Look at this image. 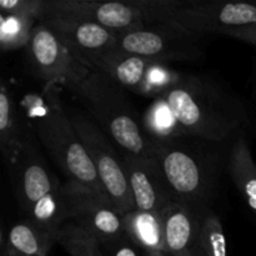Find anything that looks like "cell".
<instances>
[{"label": "cell", "instance_id": "cell-18", "mask_svg": "<svg viewBox=\"0 0 256 256\" xmlns=\"http://www.w3.org/2000/svg\"><path fill=\"white\" fill-rule=\"evenodd\" d=\"M54 244V238L24 219L10 228L4 256H46Z\"/></svg>", "mask_w": 256, "mask_h": 256}, {"label": "cell", "instance_id": "cell-23", "mask_svg": "<svg viewBox=\"0 0 256 256\" xmlns=\"http://www.w3.org/2000/svg\"><path fill=\"white\" fill-rule=\"evenodd\" d=\"M142 126L152 139H169L184 135L166 102L158 98L145 112Z\"/></svg>", "mask_w": 256, "mask_h": 256}, {"label": "cell", "instance_id": "cell-2", "mask_svg": "<svg viewBox=\"0 0 256 256\" xmlns=\"http://www.w3.org/2000/svg\"><path fill=\"white\" fill-rule=\"evenodd\" d=\"M25 104L30 126L65 175L66 182L84 185L109 199L68 115L62 99V86L45 84L42 94L26 96Z\"/></svg>", "mask_w": 256, "mask_h": 256}, {"label": "cell", "instance_id": "cell-10", "mask_svg": "<svg viewBox=\"0 0 256 256\" xmlns=\"http://www.w3.org/2000/svg\"><path fill=\"white\" fill-rule=\"evenodd\" d=\"M40 22L54 30L78 60L92 72L96 62L114 49L119 36L102 25L62 12H44Z\"/></svg>", "mask_w": 256, "mask_h": 256}, {"label": "cell", "instance_id": "cell-4", "mask_svg": "<svg viewBox=\"0 0 256 256\" xmlns=\"http://www.w3.org/2000/svg\"><path fill=\"white\" fill-rule=\"evenodd\" d=\"M72 92L122 148L124 154L156 165L152 142L142 122L122 88L112 78L94 70Z\"/></svg>", "mask_w": 256, "mask_h": 256}, {"label": "cell", "instance_id": "cell-13", "mask_svg": "<svg viewBox=\"0 0 256 256\" xmlns=\"http://www.w3.org/2000/svg\"><path fill=\"white\" fill-rule=\"evenodd\" d=\"M12 166L16 170L15 184L18 200L22 210L26 212H29L39 200L54 192L60 185L49 170L46 162L40 156L29 134L25 135L22 152Z\"/></svg>", "mask_w": 256, "mask_h": 256}, {"label": "cell", "instance_id": "cell-26", "mask_svg": "<svg viewBox=\"0 0 256 256\" xmlns=\"http://www.w3.org/2000/svg\"><path fill=\"white\" fill-rule=\"evenodd\" d=\"M105 248L109 250L110 256H142V254H145L144 250L138 246L126 234L105 245Z\"/></svg>", "mask_w": 256, "mask_h": 256}, {"label": "cell", "instance_id": "cell-8", "mask_svg": "<svg viewBox=\"0 0 256 256\" xmlns=\"http://www.w3.org/2000/svg\"><path fill=\"white\" fill-rule=\"evenodd\" d=\"M68 222L92 234L102 245L125 235V218L112 202L89 188L74 182L62 184Z\"/></svg>", "mask_w": 256, "mask_h": 256}, {"label": "cell", "instance_id": "cell-9", "mask_svg": "<svg viewBox=\"0 0 256 256\" xmlns=\"http://www.w3.org/2000/svg\"><path fill=\"white\" fill-rule=\"evenodd\" d=\"M200 38L166 22L125 32L118 36L114 49L154 62H194L202 56Z\"/></svg>", "mask_w": 256, "mask_h": 256}, {"label": "cell", "instance_id": "cell-6", "mask_svg": "<svg viewBox=\"0 0 256 256\" xmlns=\"http://www.w3.org/2000/svg\"><path fill=\"white\" fill-rule=\"evenodd\" d=\"M88 156L92 160L105 192L115 209L125 216L135 210L124 159L118 154L109 138L76 109H66Z\"/></svg>", "mask_w": 256, "mask_h": 256}, {"label": "cell", "instance_id": "cell-24", "mask_svg": "<svg viewBox=\"0 0 256 256\" xmlns=\"http://www.w3.org/2000/svg\"><path fill=\"white\" fill-rule=\"evenodd\" d=\"M204 252L205 256H228L226 236L222 222L212 212L204 218Z\"/></svg>", "mask_w": 256, "mask_h": 256}, {"label": "cell", "instance_id": "cell-20", "mask_svg": "<svg viewBox=\"0 0 256 256\" xmlns=\"http://www.w3.org/2000/svg\"><path fill=\"white\" fill-rule=\"evenodd\" d=\"M29 220L45 234L54 238L58 230L68 222L62 184L36 202L29 212Z\"/></svg>", "mask_w": 256, "mask_h": 256}, {"label": "cell", "instance_id": "cell-12", "mask_svg": "<svg viewBox=\"0 0 256 256\" xmlns=\"http://www.w3.org/2000/svg\"><path fill=\"white\" fill-rule=\"evenodd\" d=\"M188 205L174 202L162 212L166 254L169 256H205L204 218Z\"/></svg>", "mask_w": 256, "mask_h": 256}, {"label": "cell", "instance_id": "cell-14", "mask_svg": "<svg viewBox=\"0 0 256 256\" xmlns=\"http://www.w3.org/2000/svg\"><path fill=\"white\" fill-rule=\"evenodd\" d=\"M122 159L135 210L162 214L175 200L156 165L129 154H124Z\"/></svg>", "mask_w": 256, "mask_h": 256}, {"label": "cell", "instance_id": "cell-1", "mask_svg": "<svg viewBox=\"0 0 256 256\" xmlns=\"http://www.w3.org/2000/svg\"><path fill=\"white\" fill-rule=\"evenodd\" d=\"M149 139L156 168L175 202L209 212L225 164L222 142L190 135Z\"/></svg>", "mask_w": 256, "mask_h": 256}, {"label": "cell", "instance_id": "cell-21", "mask_svg": "<svg viewBox=\"0 0 256 256\" xmlns=\"http://www.w3.org/2000/svg\"><path fill=\"white\" fill-rule=\"evenodd\" d=\"M39 22L35 18L19 14L2 12L0 22V44L4 52H12L26 46L35 25Z\"/></svg>", "mask_w": 256, "mask_h": 256}, {"label": "cell", "instance_id": "cell-7", "mask_svg": "<svg viewBox=\"0 0 256 256\" xmlns=\"http://www.w3.org/2000/svg\"><path fill=\"white\" fill-rule=\"evenodd\" d=\"M25 48L32 72L44 85L56 84L72 92L92 72L78 60L59 35L42 22L34 26Z\"/></svg>", "mask_w": 256, "mask_h": 256}, {"label": "cell", "instance_id": "cell-5", "mask_svg": "<svg viewBox=\"0 0 256 256\" xmlns=\"http://www.w3.org/2000/svg\"><path fill=\"white\" fill-rule=\"evenodd\" d=\"M150 24L166 22L188 34H224L228 30L256 24V5L252 2H202L150 0Z\"/></svg>", "mask_w": 256, "mask_h": 256}, {"label": "cell", "instance_id": "cell-25", "mask_svg": "<svg viewBox=\"0 0 256 256\" xmlns=\"http://www.w3.org/2000/svg\"><path fill=\"white\" fill-rule=\"evenodd\" d=\"M44 0H2L0 8L5 14H19L39 20L44 15Z\"/></svg>", "mask_w": 256, "mask_h": 256}, {"label": "cell", "instance_id": "cell-19", "mask_svg": "<svg viewBox=\"0 0 256 256\" xmlns=\"http://www.w3.org/2000/svg\"><path fill=\"white\" fill-rule=\"evenodd\" d=\"M25 135L26 132L22 134L19 129L12 92L2 82L0 89V144L2 156L12 166L22 152Z\"/></svg>", "mask_w": 256, "mask_h": 256}, {"label": "cell", "instance_id": "cell-28", "mask_svg": "<svg viewBox=\"0 0 256 256\" xmlns=\"http://www.w3.org/2000/svg\"><path fill=\"white\" fill-rule=\"evenodd\" d=\"M145 256H169L168 254H164V252H146Z\"/></svg>", "mask_w": 256, "mask_h": 256}, {"label": "cell", "instance_id": "cell-27", "mask_svg": "<svg viewBox=\"0 0 256 256\" xmlns=\"http://www.w3.org/2000/svg\"><path fill=\"white\" fill-rule=\"evenodd\" d=\"M222 35H226V36H232L234 38V39L249 42V44L256 46V24L235 28V29L228 30V32H225Z\"/></svg>", "mask_w": 256, "mask_h": 256}, {"label": "cell", "instance_id": "cell-22", "mask_svg": "<svg viewBox=\"0 0 256 256\" xmlns=\"http://www.w3.org/2000/svg\"><path fill=\"white\" fill-rule=\"evenodd\" d=\"M55 242L70 256H102V244L74 222H65L55 234Z\"/></svg>", "mask_w": 256, "mask_h": 256}, {"label": "cell", "instance_id": "cell-16", "mask_svg": "<svg viewBox=\"0 0 256 256\" xmlns=\"http://www.w3.org/2000/svg\"><path fill=\"white\" fill-rule=\"evenodd\" d=\"M228 169L242 199L256 214V164L244 135H239L232 144Z\"/></svg>", "mask_w": 256, "mask_h": 256}, {"label": "cell", "instance_id": "cell-3", "mask_svg": "<svg viewBox=\"0 0 256 256\" xmlns=\"http://www.w3.org/2000/svg\"><path fill=\"white\" fill-rule=\"evenodd\" d=\"M184 135L222 142L246 120L244 108L229 92L202 76H180L160 95Z\"/></svg>", "mask_w": 256, "mask_h": 256}, {"label": "cell", "instance_id": "cell-17", "mask_svg": "<svg viewBox=\"0 0 256 256\" xmlns=\"http://www.w3.org/2000/svg\"><path fill=\"white\" fill-rule=\"evenodd\" d=\"M125 234L145 252L166 254L162 214L132 210L125 215Z\"/></svg>", "mask_w": 256, "mask_h": 256}, {"label": "cell", "instance_id": "cell-11", "mask_svg": "<svg viewBox=\"0 0 256 256\" xmlns=\"http://www.w3.org/2000/svg\"><path fill=\"white\" fill-rule=\"evenodd\" d=\"M44 12H62L89 20L105 29L122 35L142 29L148 25L142 0L132 2H88V0H52L45 2Z\"/></svg>", "mask_w": 256, "mask_h": 256}, {"label": "cell", "instance_id": "cell-15", "mask_svg": "<svg viewBox=\"0 0 256 256\" xmlns=\"http://www.w3.org/2000/svg\"><path fill=\"white\" fill-rule=\"evenodd\" d=\"M154 62L146 58L112 49L96 62L95 70L106 74L122 88L145 95L148 72Z\"/></svg>", "mask_w": 256, "mask_h": 256}]
</instances>
